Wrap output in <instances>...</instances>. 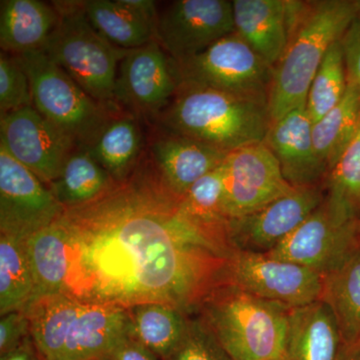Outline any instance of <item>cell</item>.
<instances>
[{"label": "cell", "instance_id": "obj_1", "mask_svg": "<svg viewBox=\"0 0 360 360\" xmlns=\"http://www.w3.org/2000/svg\"><path fill=\"white\" fill-rule=\"evenodd\" d=\"M56 222L68 257L63 295L97 304L165 303L198 315L227 284L236 252L229 239L187 217L153 163H139L129 179L65 208Z\"/></svg>", "mask_w": 360, "mask_h": 360}, {"label": "cell", "instance_id": "obj_2", "mask_svg": "<svg viewBox=\"0 0 360 360\" xmlns=\"http://www.w3.org/2000/svg\"><path fill=\"white\" fill-rule=\"evenodd\" d=\"M44 360H103L127 335V309L56 295L33 300L23 309Z\"/></svg>", "mask_w": 360, "mask_h": 360}, {"label": "cell", "instance_id": "obj_3", "mask_svg": "<svg viewBox=\"0 0 360 360\" xmlns=\"http://www.w3.org/2000/svg\"><path fill=\"white\" fill-rule=\"evenodd\" d=\"M360 1L326 0L303 6L283 58L274 68L269 96L272 122L307 105L312 80L331 45L359 13Z\"/></svg>", "mask_w": 360, "mask_h": 360}, {"label": "cell", "instance_id": "obj_4", "mask_svg": "<svg viewBox=\"0 0 360 360\" xmlns=\"http://www.w3.org/2000/svg\"><path fill=\"white\" fill-rule=\"evenodd\" d=\"M158 118L168 131L226 153L264 142L272 123L267 103L186 84Z\"/></svg>", "mask_w": 360, "mask_h": 360}, {"label": "cell", "instance_id": "obj_5", "mask_svg": "<svg viewBox=\"0 0 360 360\" xmlns=\"http://www.w3.org/2000/svg\"><path fill=\"white\" fill-rule=\"evenodd\" d=\"M290 309L225 284L205 300L198 315L232 359L284 360Z\"/></svg>", "mask_w": 360, "mask_h": 360}, {"label": "cell", "instance_id": "obj_6", "mask_svg": "<svg viewBox=\"0 0 360 360\" xmlns=\"http://www.w3.org/2000/svg\"><path fill=\"white\" fill-rule=\"evenodd\" d=\"M58 25L42 51L92 98L115 110L118 66L129 51L104 39L85 14L84 1L52 2Z\"/></svg>", "mask_w": 360, "mask_h": 360}, {"label": "cell", "instance_id": "obj_7", "mask_svg": "<svg viewBox=\"0 0 360 360\" xmlns=\"http://www.w3.org/2000/svg\"><path fill=\"white\" fill-rule=\"evenodd\" d=\"M14 56L30 78L33 108L77 146L90 148L116 116L115 110L89 96L44 51Z\"/></svg>", "mask_w": 360, "mask_h": 360}, {"label": "cell", "instance_id": "obj_8", "mask_svg": "<svg viewBox=\"0 0 360 360\" xmlns=\"http://www.w3.org/2000/svg\"><path fill=\"white\" fill-rule=\"evenodd\" d=\"M175 66L179 85L205 87L269 104L274 68L236 32Z\"/></svg>", "mask_w": 360, "mask_h": 360}, {"label": "cell", "instance_id": "obj_9", "mask_svg": "<svg viewBox=\"0 0 360 360\" xmlns=\"http://www.w3.org/2000/svg\"><path fill=\"white\" fill-rule=\"evenodd\" d=\"M227 284L262 300L296 309L321 300L323 276L264 253L236 251L229 262Z\"/></svg>", "mask_w": 360, "mask_h": 360}, {"label": "cell", "instance_id": "obj_10", "mask_svg": "<svg viewBox=\"0 0 360 360\" xmlns=\"http://www.w3.org/2000/svg\"><path fill=\"white\" fill-rule=\"evenodd\" d=\"M179 87L174 59L158 40L130 49L118 66L115 101L136 118H158Z\"/></svg>", "mask_w": 360, "mask_h": 360}, {"label": "cell", "instance_id": "obj_11", "mask_svg": "<svg viewBox=\"0 0 360 360\" xmlns=\"http://www.w3.org/2000/svg\"><path fill=\"white\" fill-rule=\"evenodd\" d=\"M65 210L47 184L0 148V234L25 240Z\"/></svg>", "mask_w": 360, "mask_h": 360}, {"label": "cell", "instance_id": "obj_12", "mask_svg": "<svg viewBox=\"0 0 360 360\" xmlns=\"http://www.w3.org/2000/svg\"><path fill=\"white\" fill-rule=\"evenodd\" d=\"M236 32L232 1L177 0L158 15L155 39L175 63Z\"/></svg>", "mask_w": 360, "mask_h": 360}, {"label": "cell", "instance_id": "obj_13", "mask_svg": "<svg viewBox=\"0 0 360 360\" xmlns=\"http://www.w3.org/2000/svg\"><path fill=\"white\" fill-rule=\"evenodd\" d=\"M77 146L33 106L0 117V148L49 186Z\"/></svg>", "mask_w": 360, "mask_h": 360}, {"label": "cell", "instance_id": "obj_14", "mask_svg": "<svg viewBox=\"0 0 360 360\" xmlns=\"http://www.w3.org/2000/svg\"><path fill=\"white\" fill-rule=\"evenodd\" d=\"M222 167L229 219L257 212L293 189L264 141L231 151Z\"/></svg>", "mask_w": 360, "mask_h": 360}, {"label": "cell", "instance_id": "obj_15", "mask_svg": "<svg viewBox=\"0 0 360 360\" xmlns=\"http://www.w3.org/2000/svg\"><path fill=\"white\" fill-rule=\"evenodd\" d=\"M321 186L298 187L243 217L229 219V234L236 251L269 255L323 202Z\"/></svg>", "mask_w": 360, "mask_h": 360}, {"label": "cell", "instance_id": "obj_16", "mask_svg": "<svg viewBox=\"0 0 360 360\" xmlns=\"http://www.w3.org/2000/svg\"><path fill=\"white\" fill-rule=\"evenodd\" d=\"M359 245L360 221L336 224L322 202L269 255L326 276L345 262Z\"/></svg>", "mask_w": 360, "mask_h": 360}, {"label": "cell", "instance_id": "obj_17", "mask_svg": "<svg viewBox=\"0 0 360 360\" xmlns=\"http://www.w3.org/2000/svg\"><path fill=\"white\" fill-rule=\"evenodd\" d=\"M312 124L305 106L300 108L272 122L264 139L293 188L321 186L328 175L315 151Z\"/></svg>", "mask_w": 360, "mask_h": 360}, {"label": "cell", "instance_id": "obj_18", "mask_svg": "<svg viewBox=\"0 0 360 360\" xmlns=\"http://www.w3.org/2000/svg\"><path fill=\"white\" fill-rule=\"evenodd\" d=\"M302 4L286 0H233L236 32L267 65L283 58Z\"/></svg>", "mask_w": 360, "mask_h": 360}, {"label": "cell", "instance_id": "obj_19", "mask_svg": "<svg viewBox=\"0 0 360 360\" xmlns=\"http://www.w3.org/2000/svg\"><path fill=\"white\" fill-rule=\"evenodd\" d=\"M150 153L161 179L179 196H184L196 181L219 167L229 155L172 131L155 136Z\"/></svg>", "mask_w": 360, "mask_h": 360}, {"label": "cell", "instance_id": "obj_20", "mask_svg": "<svg viewBox=\"0 0 360 360\" xmlns=\"http://www.w3.org/2000/svg\"><path fill=\"white\" fill-rule=\"evenodd\" d=\"M342 343L335 315L323 300L290 309L284 360H336Z\"/></svg>", "mask_w": 360, "mask_h": 360}, {"label": "cell", "instance_id": "obj_21", "mask_svg": "<svg viewBox=\"0 0 360 360\" xmlns=\"http://www.w3.org/2000/svg\"><path fill=\"white\" fill-rule=\"evenodd\" d=\"M0 7V45L13 56L41 51L59 20L53 4L39 0H2Z\"/></svg>", "mask_w": 360, "mask_h": 360}, {"label": "cell", "instance_id": "obj_22", "mask_svg": "<svg viewBox=\"0 0 360 360\" xmlns=\"http://www.w3.org/2000/svg\"><path fill=\"white\" fill-rule=\"evenodd\" d=\"M127 335L160 360L172 354L186 335L191 315L165 303H141L129 307Z\"/></svg>", "mask_w": 360, "mask_h": 360}, {"label": "cell", "instance_id": "obj_23", "mask_svg": "<svg viewBox=\"0 0 360 360\" xmlns=\"http://www.w3.org/2000/svg\"><path fill=\"white\" fill-rule=\"evenodd\" d=\"M84 8L92 26L118 49L130 51L156 39V25L123 0H89Z\"/></svg>", "mask_w": 360, "mask_h": 360}, {"label": "cell", "instance_id": "obj_24", "mask_svg": "<svg viewBox=\"0 0 360 360\" xmlns=\"http://www.w3.org/2000/svg\"><path fill=\"white\" fill-rule=\"evenodd\" d=\"M87 148L115 182L124 181L141 160L142 132L137 118L130 115L115 116Z\"/></svg>", "mask_w": 360, "mask_h": 360}, {"label": "cell", "instance_id": "obj_25", "mask_svg": "<svg viewBox=\"0 0 360 360\" xmlns=\"http://www.w3.org/2000/svg\"><path fill=\"white\" fill-rule=\"evenodd\" d=\"M25 246L34 279L32 302L42 296L63 295L68 257L65 233L58 222L25 239Z\"/></svg>", "mask_w": 360, "mask_h": 360}, {"label": "cell", "instance_id": "obj_26", "mask_svg": "<svg viewBox=\"0 0 360 360\" xmlns=\"http://www.w3.org/2000/svg\"><path fill=\"white\" fill-rule=\"evenodd\" d=\"M115 184L110 174L92 158L89 148L77 146L49 188L63 207L72 208L97 200Z\"/></svg>", "mask_w": 360, "mask_h": 360}, {"label": "cell", "instance_id": "obj_27", "mask_svg": "<svg viewBox=\"0 0 360 360\" xmlns=\"http://www.w3.org/2000/svg\"><path fill=\"white\" fill-rule=\"evenodd\" d=\"M321 300L335 315L343 343L360 338V245L323 276Z\"/></svg>", "mask_w": 360, "mask_h": 360}, {"label": "cell", "instance_id": "obj_28", "mask_svg": "<svg viewBox=\"0 0 360 360\" xmlns=\"http://www.w3.org/2000/svg\"><path fill=\"white\" fill-rule=\"evenodd\" d=\"M324 205L336 224L360 221V127L324 180Z\"/></svg>", "mask_w": 360, "mask_h": 360}, {"label": "cell", "instance_id": "obj_29", "mask_svg": "<svg viewBox=\"0 0 360 360\" xmlns=\"http://www.w3.org/2000/svg\"><path fill=\"white\" fill-rule=\"evenodd\" d=\"M360 127V89L348 82L340 103L312 124L315 151L328 170L335 165Z\"/></svg>", "mask_w": 360, "mask_h": 360}, {"label": "cell", "instance_id": "obj_30", "mask_svg": "<svg viewBox=\"0 0 360 360\" xmlns=\"http://www.w3.org/2000/svg\"><path fill=\"white\" fill-rule=\"evenodd\" d=\"M33 292L25 240L0 234V315L25 309Z\"/></svg>", "mask_w": 360, "mask_h": 360}, {"label": "cell", "instance_id": "obj_31", "mask_svg": "<svg viewBox=\"0 0 360 360\" xmlns=\"http://www.w3.org/2000/svg\"><path fill=\"white\" fill-rule=\"evenodd\" d=\"M222 165L196 181L181 196V207L187 217L196 224L231 241L229 234V219L224 210Z\"/></svg>", "mask_w": 360, "mask_h": 360}, {"label": "cell", "instance_id": "obj_32", "mask_svg": "<svg viewBox=\"0 0 360 360\" xmlns=\"http://www.w3.org/2000/svg\"><path fill=\"white\" fill-rule=\"evenodd\" d=\"M347 86L345 56L338 40L326 52L309 87L305 108L312 123L319 122L340 103Z\"/></svg>", "mask_w": 360, "mask_h": 360}, {"label": "cell", "instance_id": "obj_33", "mask_svg": "<svg viewBox=\"0 0 360 360\" xmlns=\"http://www.w3.org/2000/svg\"><path fill=\"white\" fill-rule=\"evenodd\" d=\"M165 360H233L200 315L189 319L186 335Z\"/></svg>", "mask_w": 360, "mask_h": 360}, {"label": "cell", "instance_id": "obj_34", "mask_svg": "<svg viewBox=\"0 0 360 360\" xmlns=\"http://www.w3.org/2000/svg\"><path fill=\"white\" fill-rule=\"evenodd\" d=\"M33 106L32 87L25 68L15 56H0V113L6 115Z\"/></svg>", "mask_w": 360, "mask_h": 360}, {"label": "cell", "instance_id": "obj_35", "mask_svg": "<svg viewBox=\"0 0 360 360\" xmlns=\"http://www.w3.org/2000/svg\"><path fill=\"white\" fill-rule=\"evenodd\" d=\"M32 335L30 319L23 310L1 315L0 319V355L11 352Z\"/></svg>", "mask_w": 360, "mask_h": 360}, {"label": "cell", "instance_id": "obj_36", "mask_svg": "<svg viewBox=\"0 0 360 360\" xmlns=\"http://www.w3.org/2000/svg\"><path fill=\"white\" fill-rule=\"evenodd\" d=\"M340 44L345 56L348 82L360 89V7L352 25L341 37Z\"/></svg>", "mask_w": 360, "mask_h": 360}, {"label": "cell", "instance_id": "obj_37", "mask_svg": "<svg viewBox=\"0 0 360 360\" xmlns=\"http://www.w3.org/2000/svg\"><path fill=\"white\" fill-rule=\"evenodd\" d=\"M103 360H160L139 341L125 335L111 348Z\"/></svg>", "mask_w": 360, "mask_h": 360}, {"label": "cell", "instance_id": "obj_38", "mask_svg": "<svg viewBox=\"0 0 360 360\" xmlns=\"http://www.w3.org/2000/svg\"><path fill=\"white\" fill-rule=\"evenodd\" d=\"M0 360H44L33 342L32 335L11 352L0 355Z\"/></svg>", "mask_w": 360, "mask_h": 360}, {"label": "cell", "instance_id": "obj_39", "mask_svg": "<svg viewBox=\"0 0 360 360\" xmlns=\"http://www.w3.org/2000/svg\"><path fill=\"white\" fill-rule=\"evenodd\" d=\"M336 360H360V338L349 343H342Z\"/></svg>", "mask_w": 360, "mask_h": 360}]
</instances>
